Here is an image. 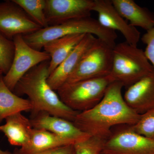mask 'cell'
<instances>
[{"label": "cell", "mask_w": 154, "mask_h": 154, "mask_svg": "<svg viewBox=\"0 0 154 154\" xmlns=\"http://www.w3.org/2000/svg\"><path fill=\"white\" fill-rule=\"evenodd\" d=\"M123 88L119 82L111 83L98 104L77 115L73 122L75 126L91 136L107 140L113 127L136 124L141 115L126 104L122 92Z\"/></svg>", "instance_id": "6da1fadb"}, {"label": "cell", "mask_w": 154, "mask_h": 154, "mask_svg": "<svg viewBox=\"0 0 154 154\" xmlns=\"http://www.w3.org/2000/svg\"><path fill=\"white\" fill-rule=\"evenodd\" d=\"M49 62L42 63L30 69L18 82L13 92L18 96H28L33 106L32 116L46 112L73 122L80 112L65 105L48 83Z\"/></svg>", "instance_id": "7a4b0ae2"}, {"label": "cell", "mask_w": 154, "mask_h": 154, "mask_svg": "<svg viewBox=\"0 0 154 154\" xmlns=\"http://www.w3.org/2000/svg\"><path fill=\"white\" fill-rule=\"evenodd\" d=\"M91 34L113 48L117 35L116 31L102 27L91 17L70 20L59 25L42 28L36 32L23 35L26 43L34 49L41 51L50 42L68 35Z\"/></svg>", "instance_id": "3957f363"}, {"label": "cell", "mask_w": 154, "mask_h": 154, "mask_svg": "<svg viewBox=\"0 0 154 154\" xmlns=\"http://www.w3.org/2000/svg\"><path fill=\"white\" fill-rule=\"evenodd\" d=\"M154 71L144 51L126 41L116 45L110 76L127 89Z\"/></svg>", "instance_id": "277c9868"}, {"label": "cell", "mask_w": 154, "mask_h": 154, "mask_svg": "<svg viewBox=\"0 0 154 154\" xmlns=\"http://www.w3.org/2000/svg\"><path fill=\"white\" fill-rule=\"evenodd\" d=\"M114 82L110 75L66 83L57 90L58 95L65 105L79 112L93 108L102 100L109 85Z\"/></svg>", "instance_id": "5b68a950"}, {"label": "cell", "mask_w": 154, "mask_h": 154, "mask_svg": "<svg viewBox=\"0 0 154 154\" xmlns=\"http://www.w3.org/2000/svg\"><path fill=\"white\" fill-rule=\"evenodd\" d=\"M113 48L98 38L84 56L66 83H74L110 75L113 63Z\"/></svg>", "instance_id": "8992f818"}, {"label": "cell", "mask_w": 154, "mask_h": 154, "mask_svg": "<svg viewBox=\"0 0 154 154\" xmlns=\"http://www.w3.org/2000/svg\"><path fill=\"white\" fill-rule=\"evenodd\" d=\"M13 40L15 45L14 59L9 71L3 79L6 85L13 92L22 77L39 64L50 60L51 58L45 51L30 47L24 40L23 35H17Z\"/></svg>", "instance_id": "52a82bcc"}, {"label": "cell", "mask_w": 154, "mask_h": 154, "mask_svg": "<svg viewBox=\"0 0 154 154\" xmlns=\"http://www.w3.org/2000/svg\"><path fill=\"white\" fill-rule=\"evenodd\" d=\"M103 151L111 154H154V139L133 131L131 125L113 127Z\"/></svg>", "instance_id": "ba28073f"}, {"label": "cell", "mask_w": 154, "mask_h": 154, "mask_svg": "<svg viewBox=\"0 0 154 154\" xmlns=\"http://www.w3.org/2000/svg\"><path fill=\"white\" fill-rule=\"evenodd\" d=\"M42 28L14 2H0V34L10 40L15 36L25 35Z\"/></svg>", "instance_id": "9c48e42d"}, {"label": "cell", "mask_w": 154, "mask_h": 154, "mask_svg": "<svg viewBox=\"0 0 154 154\" xmlns=\"http://www.w3.org/2000/svg\"><path fill=\"white\" fill-rule=\"evenodd\" d=\"M45 14L48 26L91 17L93 0H45Z\"/></svg>", "instance_id": "30bf717a"}, {"label": "cell", "mask_w": 154, "mask_h": 154, "mask_svg": "<svg viewBox=\"0 0 154 154\" xmlns=\"http://www.w3.org/2000/svg\"><path fill=\"white\" fill-rule=\"evenodd\" d=\"M93 11L98 14V22L102 27L113 31L118 30L122 34L127 42L137 46L140 39V32L119 14L111 1L94 0Z\"/></svg>", "instance_id": "8fae6325"}, {"label": "cell", "mask_w": 154, "mask_h": 154, "mask_svg": "<svg viewBox=\"0 0 154 154\" xmlns=\"http://www.w3.org/2000/svg\"><path fill=\"white\" fill-rule=\"evenodd\" d=\"M97 39L94 35L86 34L67 57L49 75L48 83L53 90L57 91L66 82L84 56Z\"/></svg>", "instance_id": "7c38bea8"}, {"label": "cell", "mask_w": 154, "mask_h": 154, "mask_svg": "<svg viewBox=\"0 0 154 154\" xmlns=\"http://www.w3.org/2000/svg\"><path fill=\"white\" fill-rule=\"evenodd\" d=\"M30 120L33 128L45 130L73 141L75 143L91 137L79 129L72 122L46 112H40L32 116Z\"/></svg>", "instance_id": "4fadbf2b"}, {"label": "cell", "mask_w": 154, "mask_h": 154, "mask_svg": "<svg viewBox=\"0 0 154 154\" xmlns=\"http://www.w3.org/2000/svg\"><path fill=\"white\" fill-rule=\"evenodd\" d=\"M126 104L140 115L154 109V71L126 89Z\"/></svg>", "instance_id": "5bb4252c"}, {"label": "cell", "mask_w": 154, "mask_h": 154, "mask_svg": "<svg viewBox=\"0 0 154 154\" xmlns=\"http://www.w3.org/2000/svg\"><path fill=\"white\" fill-rule=\"evenodd\" d=\"M70 140L61 137L44 129L33 128L28 143L15 150L17 154H35L61 146L74 144Z\"/></svg>", "instance_id": "9a60e30c"}, {"label": "cell", "mask_w": 154, "mask_h": 154, "mask_svg": "<svg viewBox=\"0 0 154 154\" xmlns=\"http://www.w3.org/2000/svg\"><path fill=\"white\" fill-rule=\"evenodd\" d=\"M119 14L129 21V24L146 30L154 28V14L137 5L133 0H112Z\"/></svg>", "instance_id": "2e32d148"}, {"label": "cell", "mask_w": 154, "mask_h": 154, "mask_svg": "<svg viewBox=\"0 0 154 154\" xmlns=\"http://www.w3.org/2000/svg\"><path fill=\"white\" fill-rule=\"evenodd\" d=\"M5 124L0 125L3 132L11 145L20 147L28 143L33 129L30 119L18 113L5 119Z\"/></svg>", "instance_id": "e0dca14e"}, {"label": "cell", "mask_w": 154, "mask_h": 154, "mask_svg": "<svg viewBox=\"0 0 154 154\" xmlns=\"http://www.w3.org/2000/svg\"><path fill=\"white\" fill-rule=\"evenodd\" d=\"M86 34L68 35L50 42L44 45V51L51 58L48 67L49 75L67 57Z\"/></svg>", "instance_id": "ac0fdd59"}, {"label": "cell", "mask_w": 154, "mask_h": 154, "mask_svg": "<svg viewBox=\"0 0 154 154\" xmlns=\"http://www.w3.org/2000/svg\"><path fill=\"white\" fill-rule=\"evenodd\" d=\"M0 75V123L6 118L22 111H31L33 106L29 99L17 96L6 85Z\"/></svg>", "instance_id": "d6986e66"}, {"label": "cell", "mask_w": 154, "mask_h": 154, "mask_svg": "<svg viewBox=\"0 0 154 154\" xmlns=\"http://www.w3.org/2000/svg\"><path fill=\"white\" fill-rule=\"evenodd\" d=\"M42 28L48 27L45 9V0H13Z\"/></svg>", "instance_id": "ffe728a7"}, {"label": "cell", "mask_w": 154, "mask_h": 154, "mask_svg": "<svg viewBox=\"0 0 154 154\" xmlns=\"http://www.w3.org/2000/svg\"><path fill=\"white\" fill-rule=\"evenodd\" d=\"M15 54V45L10 40L0 34V72L5 75L11 68Z\"/></svg>", "instance_id": "44dd1931"}, {"label": "cell", "mask_w": 154, "mask_h": 154, "mask_svg": "<svg viewBox=\"0 0 154 154\" xmlns=\"http://www.w3.org/2000/svg\"><path fill=\"white\" fill-rule=\"evenodd\" d=\"M107 140L91 136L85 140L74 144L76 154H100L104 149Z\"/></svg>", "instance_id": "7402d4cb"}, {"label": "cell", "mask_w": 154, "mask_h": 154, "mask_svg": "<svg viewBox=\"0 0 154 154\" xmlns=\"http://www.w3.org/2000/svg\"><path fill=\"white\" fill-rule=\"evenodd\" d=\"M131 128L138 134L154 139V109L141 115L138 122Z\"/></svg>", "instance_id": "603a6c76"}, {"label": "cell", "mask_w": 154, "mask_h": 154, "mask_svg": "<svg viewBox=\"0 0 154 154\" xmlns=\"http://www.w3.org/2000/svg\"><path fill=\"white\" fill-rule=\"evenodd\" d=\"M141 40L146 45L144 51L146 57L154 67V28L147 30Z\"/></svg>", "instance_id": "cb8c5ba5"}, {"label": "cell", "mask_w": 154, "mask_h": 154, "mask_svg": "<svg viewBox=\"0 0 154 154\" xmlns=\"http://www.w3.org/2000/svg\"><path fill=\"white\" fill-rule=\"evenodd\" d=\"M14 154H17L14 152ZM35 154H76V153L75 150L74 144H70L58 147L49 150Z\"/></svg>", "instance_id": "d4e9b609"}, {"label": "cell", "mask_w": 154, "mask_h": 154, "mask_svg": "<svg viewBox=\"0 0 154 154\" xmlns=\"http://www.w3.org/2000/svg\"><path fill=\"white\" fill-rule=\"evenodd\" d=\"M0 154H14V153L8 151H3L0 149Z\"/></svg>", "instance_id": "484cf974"}, {"label": "cell", "mask_w": 154, "mask_h": 154, "mask_svg": "<svg viewBox=\"0 0 154 154\" xmlns=\"http://www.w3.org/2000/svg\"><path fill=\"white\" fill-rule=\"evenodd\" d=\"M100 154H111L110 153H109L106 152H105L104 151H103Z\"/></svg>", "instance_id": "4316f807"}, {"label": "cell", "mask_w": 154, "mask_h": 154, "mask_svg": "<svg viewBox=\"0 0 154 154\" xmlns=\"http://www.w3.org/2000/svg\"><path fill=\"white\" fill-rule=\"evenodd\" d=\"M3 75V74L1 72H0V75Z\"/></svg>", "instance_id": "83f0119b"}]
</instances>
